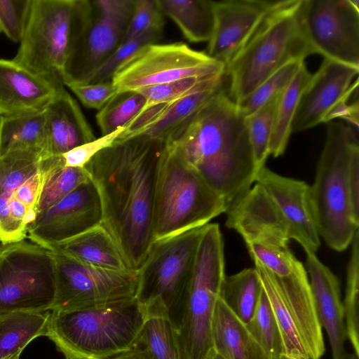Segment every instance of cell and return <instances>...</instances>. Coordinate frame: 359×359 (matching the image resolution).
Masks as SVG:
<instances>
[{
	"instance_id": "6da1fadb",
	"label": "cell",
	"mask_w": 359,
	"mask_h": 359,
	"mask_svg": "<svg viewBox=\"0 0 359 359\" xmlns=\"http://www.w3.org/2000/svg\"><path fill=\"white\" fill-rule=\"evenodd\" d=\"M166 148L165 142L137 135L116 140L83 167L99 192L102 224L133 270L141 267L154 242L155 191Z\"/></svg>"
},
{
	"instance_id": "7a4b0ae2",
	"label": "cell",
	"mask_w": 359,
	"mask_h": 359,
	"mask_svg": "<svg viewBox=\"0 0 359 359\" xmlns=\"http://www.w3.org/2000/svg\"><path fill=\"white\" fill-rule=\"evenodd\" d=\"M166 143L224 198L227 210L255 181L246 118L224 84Z\"/></svg>"
},
{
	"instance_id": "3957f363",
	"label": "cell",
	"mask_w": 359,
	"mask_h": 359,
	"mask_svg": "<svg viewBox=\"0 0 359 359\" xmlns=\"http://www.w3.org/2000/svg\"><path fill=\"white\" fill-rule=\"evenodd\" d=\"M148 313L136 297L48 313L46 335L65 359H108L137 346Z\"/></svg>"
},
{
	"instance_id": "277c9868",
	"label": "cell",
	"mask_w": 359,
	"mask_h": 359,
	"mask_svg": "<svg viewBox=\"0 0 359 359\" xmlns=\"http://www.w3.org/2000/svg\"><path fill=\"white\" fill-rule=\"evenodd\" d=\"M358 151L357 132L351 126L327 123L316 177L309 186V201L320 238L338 252L351 245L359 230V212L353 204L348 179L351 161Z\"/></svg>"
},
{
	"instance_id": "5b68a950",
	"label": "cell",
	"mask_w": 359,
	"mask_h": 359,
	"mask_svg": "<svg viewBox=\"0 0 359 359\" xmlns=\"http://www.w3.org/2000/svg\"><path fill=\"white\" fill-rule=\"evenodd\" d=\"M301 0L278 1L242 48L224 66L228 96L236 104L292 61L315 54L302 27Z\"/></svg>"
},
{
	"instance_id": "8992f818",
	"label": "cell",
	"mask_w": 359,
	"mask_h": 359,
	"mask_svg": "<svg viewBox=\"0 0 359 359\" xmlns=\"http://www.w3.org/2000/svg\"><path fill=\"white\" fill-rule=\"evenodd\" d=\"M226 210L224 198L167 144L155 191L154 241L203 226Z\"/></svg>"
},
{
	"instance_id": "52a82bcc",
	"label": "cell",
	"mask_w": 359,
	"mask_h": 359,
	"mask_svg": "<svg viewBox=\"0 0 359 359\" xmlns=\"http://www.w3.org/2000/svg\"><path fill=\"white\" fill-rule=\"evenodd\" d=\"M224 241L216 223L205 226L182 302L177 332L188 359L212 353L211 323L224 280Z\"/></svg>"
},
{
	"instance_id": "ba28073f",
	"label": "cell",
	"mask_w": 359,
	"mask_h": 359,
	"mask_svg": "<svg viewBox=\"0 0 359 359\" xmlns=\"http://www.w3.org/2000/svg\"><path fill=\"white\" fill-rule=\"evenodd\" d=\"M136 0H76L73 35L62 81L88 83L123 43Z\"/></svg>"
},
{
	"instance_id": "9c48e42d",
	"label": "cell",
	"mask_w": 359,
	"mask_h": 359,
	"mask_svg": "<svg viewBox=\"0 0 359 359\" xmlns=\"http://www.w3.org/2000/svg\"><path fill=\"white\" fill-rule=\"evenodd\" d=\"M154 241L137 270L135 297L149 316L168 318L177 328L204 227Z\"/></svg>"
},
{
	"instance_id": "30bf717a",
	"label": "cell",
	"mask_w": 359,
	"mask_h": 359,
	"mask_svg": "<svg viewBox=\"0 0 359 359\" xmlns=\"http://www.w3.org/2000/svg\"><path fill=\"white\" fill-rule=\"evenodd\" d=\"M226 226L243 238L255 264L283 278L295 269L299 260L288 247L287 224L276 203L259 184L226 212Z\"/></svg>"
},
{
	"instance_id": "8fae6325",
	"label": "cell",
	"mask_w": 359,
	"mask_h": 359,
	"mask_svg": "<svg viewBox=\"0 0 359 359\" xmlns=\"http://www.w3.org/2000/svg\"><path fill=\"white\" fill-rule=\"evenodd\" d=\"M76 0H32L20 47L12 60L32 74L62 86L70 50Z\"/></svg>"
},
{
	"instance_id": "7c38bea8",
	"label": "cell",
	"mask_w": 359,
	"mask_h": 359,
	"mask_svg": "<svg viewBox=\"0 0 359 359\" xmlns=\"http://www.w3.org/2000/svg\"><path fill=\"white\" fill-rule=\"evenodd\" d=\"M55 283L52 251L24 241L0 245V316L50 310Z\"/></svg>"
},
{
	"instance_id": "4fadbf2b",
	"label": "cell",
	"mask_w": 359,
	"mask_h": 359,
	"mask_svg": "<svg viewBox=\"0 0 359 359\" xmlns=\"http://www.w3.org/2000/svg\"><path fill=\"white\" fill-rule=\"evenodd\" d=\"M53 252L56 283L50 311L81 310L135 297L137 271L97 268L80 263L62 252Z\"/></svg>"
},
{
	"instance_id": "5bb4252c",
	"label": "cell",
	"mask_w": 359,
	"mask_h": 359,
	"mask_svg": "<svg viewBox=\"0 0 359 359\" xmlns=\"http://www.w3.org/2000/svg\"><path fill=\"white\" fill-rule=\"evenodd\" d=\"M224 74V65L182 42L153 43L141 49L114 73L118 91L169 83L178 79Z\"/></svg>"
},
{
	"instance_id": "9a60e30c",
	"label": "cell",
	"mask_w": 359,
	"mask_h": 359,
	"mask_svg": "<svg viewBox=\"0 0 359 359\" xmlns=\"http://www.w3.org/2000/svg\"><path fill=\"white\" fill-rule=\"evenodd\" d=\"M299 15L315 54L359 69L358 0H301Z\"/></svg>"
},
{
	"instance_id": "2e32d148",
	"label": "cell",
	"mask_w": 359,
	"mask_h": 359,
	"mask_svg": "<svg viewBox=\"0 0 359 359\" xmlns=\"http://www.w3.org/2000/svg\"><path fill=\"white\" fill-rule=\"evenodd\" d=\"M102 224L97 189L90 179L48 209L28 225L34 243L52 251L59 244Z\"/></svg>"
},
{
	"instance_id": "e0dca14e",
	"label": "cell",
	"mask_w": 359,
	"mask_h": 359,
	"mask_svg": "<svg viewBox=\"0 0 359 359\" xmlns=\"http://www.w3.org/2000/svg\"><path fill=\"white\" fill-rule=\"evenodd\" d=\"M359 69L323 58L300 98L292 133L328 123L335 108L358 86Z\"/></svg>"
},
{
	"instance_id": "ac0fdd59",
	"label": "cell",
	"mask_w": 359,
	"mask_h": 359,
	"mask_svg": "<svg viewBox=\"0 0 359 359\" xmlns=\"http://www.w3.org/2000/svg\"><path fill=\"white\" fill-rule=\"evenodd\" d=\"M278 1H214L215 24L207 54L224 66L242 48Z\"/></svg>"
},
{
	"instance_id": "d6986e66",
	"label": "cell",
	"mask_w": 359,
	"mask_h": 359,
	"mask_svg": "<svg viewBox=\"0 0 359 359\" xmlns=\"http://www.w3.org/2000/svg\"><path fill=\"white\" fill-rule=\"evenodd\" d=\"M255 182L271 197L288 227L290 239L299 243L306 254H316L320 236L309 201V186L305 182L278 175L266 166Z\"/></svg>"
},
{
	"instance_id": "ffe728a7",
	"label": "cell",
	"mask_w": 359,
	"mask_h": 359,
	"mask_svg": "<svg viewBox=\"0 0 359 359\" xmlns=\"http://www.w3.org/2000/svg\"><path fill=\"white\" fill-rule=\"evenodd\" d=\"M306 255V272L321 327L328 336L332 359H344L347 337L339 281L316 254Z\"/></svg>"
},
{
	"instance_id": "44dd1931",
	"label": "cell",
	"mask_w": 359,
	"mask_h": 359,
	"mask_svg": "<svg viewBox=\"0 0 359 359\" xmlns=\"http://www.w3.org/2000/svg\"><path fill=\"white\" fill-rule=\"evenodd\" d=\"M95 139L77 102L62 87L46 108L45 143L41 158L61 156Z\"/></svg>"
},
{
	"instance_id": "7402d4cb",
	"label": "cell",
	"mask_w": 359,
	"mask_h": 359,
	"mask_svg": "<svg viewBox=\"0 0 359 359\" xmlns=\"http://www.w3.org/2000/svg\"><path fill=\"white\" fill-rule=\"evenodd\" d=\"M62 87L32 74L12 60L0 59V116L43 110Z\"/></svg>"
},
{
	"instance_id": "603a6c76",
	"label": "cell",
	"mask_w": 359,
	"mask_h": 359,
	"mask_svg": "<svg viewBox=\"0 0 359 359\" xmlns=\"http://www.w3.org/2000/svg\"><path fill=\"white\" fill-rule=\"evenodd\" d=\"M277 278L299 327L309 359H320L325 351L323 328L306 269L299 262L289 276Z\"/></svg>"
},
{
	"instance_id": "cb8c5ba5",
	"label": "cell",
	"mask_w": 359,
	"mask_h": 359,
	"mask_svg": "<svg viewBox=\"0 0 359 359\" xmlns=\"http://www.w3.org/2000/svg\"><path fill=\"white\" fill-rule=\"evenodd\" d=\"M212 349L223 359H268L244 324L219 297L211 323Z\"/></svg>"
},
{
	"instance_id": "d4e9b609",
	"label": "cell",
	"mask_w": 359,
	"mask_h": 359,
	"mask_svg": "<svg viewBox=\"0 0 359 359\" xmlns=\"http://www.w3.org/2000/svg\"><path fill=\"white\" fill-rule=\"evenodd\" d=\"M52 251L62 252L80 263L97 268L130 269L114 238L102 224L59 244Z\"/></svg>"
},
{
	"instance_id": "484cf974",
	"label": "cell",
	"mask_w": 359,
	"mask_h": 359,
	"mask_svg": "<svg viewBox=\"0 0 359 359\" xmlns=\"http://www.w3.org/2000/svg\"><path fill=\"white\" fill-rule=\"evenodd\" d=\"M273 311L283 342L282 359H309L299 327L276 276L255 264Z\"/></svg>"
},
{
	"instance_id": "4316f807",
	"label": "cell",
	"mask_w": 359,
	"mask_h": 359,
	"mask_svg": "<svg viewBox=\"0 0 359 359\" xmlns=\"http://www.w3.org/2000/svg\"><path fill=\"white\" fill-rule=\"evenodd\" d=\"M164 15L177 25L190 42L210 40L214 24V1L211 0H158Z\"/></svg>"
},
{
	"instance_id": "83f0119b",
	"label": "cell",
	"mask_w": 359,
	"mask_h": 359,
	"mask_svg": "<svg viewBox=\"0 0 359 359\" xmlns=\"http://www.w3.org/2000/svg\"><path fill=\"white\" fill-rule=\"evenodd\" d=\"M312 74L303 62L293 79L280 94L269 142V155L284 154L292 133V125L297 107Z\"/></svg>"
},
{
	"instance_id": "f1b7e54d",
	"label": "cell",
	"mask_w": 359,
	"mask_h": 359,
	"mask_svg": "<svg viewBox=\"0 0 359 359\" xmlns=\"http://www.w3.org/2000/svg\"><path fill=\"white\" fill-rule=\"evenodd\" d=\"M48 313L18 311L0 316V359L20 354L33 339L46 335Z\"/></svg>"
},
{
	"instance_id": "f546056e",
	"label": "cell",
	"mask_w": 359,
	"mask_h": 359,
	"mask_svg": "<svg viewBox=\"0 0 359 359\" xmlns=\"http://www.w3.org/2000/svg\"><path fill=\"white\" fill-rule=\"evenodd\" d=\"M46 109L0 116V155L23 149L42 151L45 143Z\"/></svg>"
},
{
	"instance_id": "4dcf8cb0",
	"label": "cell",
	"mask_w": 359,
	"mask_h": 359,
	"mask_svg": "<svg viewBox=\"0 0 359 359\" xmlns=\"http://www.w3.org/2000/svg\"><path fill=\"white\" fill-rule=\"evenodd\" d=\"M224 84V79L217 85L168 104L161 115L138 135L167 142L171 135L194 115Z\"/></svg>"
},
{
	"instance_id": "1f68e13d",
	"label": "cell",
	"mask_w": 359,
	"mask_h": 359,
	"mask_svg": "<svg viewBox=\"0 0 359 359\" xmlns=\"http://www.w3.org/2000/svg\"><path fill=\"white\" fill-rule=\"evenodd\" d=\"M262 288L255 268H246L225 276L219 297L236 317L247 324L254 313Z\"/></svg>"
},
{
	"instance_id": "d6a6232c",
	"label": "cell",
	"mask_w": 359,
	"mask_h": 359,
	"mask_svg": "<svg viewBox=\"0 0 359 359\" xmlns=\"http://www.w3.org/2000/svg\"><path fill=\"white\" fill-rule=\"evenodd\" d=\"M41 163L46 168V175L37 214L53 205L89 179L84 168L65 166L62 156L41 158Z\"/></svg>"
},
{
	"instance_id": "836d02e7",
	"label": "cell",
	"mask_w": 359,
	"mask_h": 359,
	"mask_svg": "<svg viewBox=\"0 0 359 359\" xmlns=\"http://www.w3.org/2000/svg\"><path fill=\"white\" fill-rule=\"evenodd\" d=\"M137 346L143 348L150 359H188L176 328L164 316L148 317Z\"/></svg>"
},
{
	"instance_id": "e575fe53",
	"label": "cell",
	"mask_w": 359,
	"mask_h": 359,
	"mask_svg": "<svg viewBox=\"0 0 359 359\" xmlns=\"http://www.w3.org/2000/svg\"><path fill=\"white\" fill-rule=\"evenodd\" d=\"M41 151L23 149L0 155V198L9 200L14 191L39 168Z\"/></svg>"
},
{
	"instance_id": "d590c367",
	"label": "cell",
	"mask_w": 359,
	"mask_h": 359,
	"mask_svg": "<svg viewBox=\"0 0 359 359\" xmlns=\"http://www.w3.org/2000/svg\"><path fill=\"white\" fill-rule=\"evenodd\" d=\"M245 326L268 359H282L281 335L263 286L254 313Z\"/></svg>"
},
{
	"instance_id": "8d00e7d4",
	"label": "cell",
	"mask_w": 359,
	"mask_h": 359,
	"mask_svg": "<svg viewBox=\"0 0 359 359\" xmlns=\"http://www.w3.org/2000/svg\"><path fill=\"white\" fill-rule=\"evenodd\" d=\"M145 97L137 90L118 91L96 114L102 135L124 128L142 111Z\"/></svg>"
},
{
	"instance_id": "74e56055",
	"label": "cell",
	"mask_w": 359,
	"mask_h": 359,
	"mask_svg": "<svg viewBox=\"0 0 359 359\" xmlns=\"http://www.w3.org/2000/svg\"><path fill=\"white\" fill-rule=\"evenodd\" d=\"M345 297L343 306L345 315L346 337L353 348V355L359 358V230L355 233L351 243Z\"/></svg>"
},
{
	"instance_id": "f35d334b",
	"label": "cell",
	"mask_w": 359,
	"mask_h": 359,
	"mask_svg": "<svg viewBox=\"0 0 359 359\" xmlns=\"http://www.w3.org/2000/svg\"><path fill=\"white\" fill-rule=\"evenodd\" d=\"M224 79V74L189 77L169 83L147 86L138 90L146 99L143 109L163 104H170L191 93L217 85Z\"/></svg>"
},
{
	"instance_id": "ab89813d",
	"label": "cell",
	"mask_w": 359,
	"mask_h": 359,
	"mask_svg": "<svg viewBox=\"0 0 359 359\" xmlns=\"http://www.w3.org/2000/svg\"><path fill=\"white\" fill-rule=\"evenodd\" d=\"M280 94L245 117L248 135L257 172L269 156V142Z\"/></svg>"
},
{
	"instance_id": "60d3db41",
	"label": "cell",
	"mask_w": 359,
	"mask_h": 359,
	"mask_svg": "<svg viewBox=\"0 0 359 359\" xmlns=\"http://www.w3.org/2000/svg\"><path fill=\"white\" fill-rule=\"evenodd\" d=\"M304 61H292L265 79L248 97L236 104L246 117L280 94L289 85Z\"/></svg>"
},
{
	"instance_id": "b9f144b4",
	"label": "cell",
	"mask_w": 359,
	"mask_h": 359,
	"mask_svg": "<svg viewBox=\"0 0 359 359\" xmlns=\"http://www.w3.org/2000/svg\"><path fill=\"white\" fill-rule=\"evenodd\" d=\"M163 29H154L122 43L114 54L98 69L89 83L111 81L116 71L141 49L156 43L161 37Z\"/></svg>"
},
{
	"instance_id": "7bdbcfd3",
	"label": "cell",
	"mask_w": 359,
	"mask_h": 359,
	"mask_svg": "<svg viewBox=\"0 0 359 359\" xmlns=\"http://www.w3.org/2000/svg\"><path fill=\"white\" fill-rule=\"evenodd\" d=\"M163 13L158 0H136L123 42L154 29H163Z\"/></svg>"
},
{
	"instance_id": "ee69618b",
	"label": "cell",
	"mask_w": 359,
	"mask_h": 359,
	"mask_svg": "<svg viewBox=\"0 0 359 359\" xmlns=\"http://www.w3.org/2000/svg\"><path fill=\"white\" fill-rule=\"evenodd\" d=\"M32 0H0V29L14 42H20Z\"/></svg>"
},
{
	"instance_id": "f6af8a7d",
	"label": "cell",
	"mask_w": 359,
	"mask_h": 359,
	"mask_svg": "<svg viewBox=\"0 0 359 359\" xmlns=\"http://www.w3.org/2000/svg\"><path fill=\"white\" fill-rule=\"evenodd\" d=\"M123 130V127L120 128L111 133L102 135L63 154L61 156L65 165L83 168L95 155L111 146Z\"/></svg>"
},
{
	"instance_id": "bcb514c9",
	"label": "cell",
	"mask_w": 359,
	"mask_h": 359,
	"mask_svg": "<svg viewBox=\"0 0 359 359\" xmlns=\"http://www.w3.org/2000/svg\"><path fill=\"white\" fill-rule=\"evenodd\" d=\"M67 87L86 107L98 111L118 92L111 81L71 84Z\"/></svg>"
},
{
	"instance_id": "7dc6e473",
	"label": "cell",
	"mask_w": 359,
	"mask_h": 359,
	"mask_svg": "<svg viewBox=\"0 0 359 359\" xmlns=\"http://www.w3.org/2000/svg\"><path fill=\"white\" fill-rule=\"evenodd\" d=\"M45 175L46 168L41 161L39 170L20 185L12 195L36 215Z\"/></svg>"
},
{
	"instance_id": "c3c4849f",
	"label": "cell",
	"mask_w": 359,
	"mask_h": 359,
	"mask_svg": "<svg viewBox=\"0 0 359 359\" xmlns=\"http://www.w3.org/2000/svg\"><path fill=\"white\" fill-rule=\"evenodd\" d=\"M108 359H150L145 351L140 346L118 354Z\"/></svg>"
},
{
	"instance_id": "681fc988",
	"label": "cell",
	"mask_w": 359,
	"mask_h": 359,
	"mask_svg": "<svg viewBox=\"0 0 359 359\" xmlns=\"http://www.w3.org/2000/svg\"><path fill=\"white\" fill-rule=\"evenodd\" d=\"M208 359H223L220 355H219L217 353L212 351V353L209 356Z\"/></svg>"
},
{
	"instance_id": "f907efd6",
	"label": "cell",
	"mask_w": 359,
	"mask_h": 359,
	"mask_svg": "<svg viewBox=\"0 0 359 359\" xmlns=\"http://www.w3.org/2000/svg\"><path fill=\"white\" fill-rule=\"evenodd\" d=\"M20 355V354H16L11 358H9L8 359H19Z\"/></svg>"
},
{
	"instance_id": "816d5d0a",
	"label": "cell",
	"mask_w": 359,
	"mask_h": 359,
	"mask_svg": "<svg viewBox=\"0 0 359 359\" xmlns=\"http://www.w3.org/2000/svg\"><path fill=\"white\" fill-rule=\"evenodd\" d=\"M0 241H1V237H0Z\"/></svg>"
},
{
	"instance_id": "f5cc1de1",
	"label": "cell",
	"mask_w": 359,
	"mask_h": 359,
	"mask_svg": "<svg viewBox=\"0 0 359 359\" xmlns=\"http://www.w3.org/2000/svg\"><path fill=\"white\" fill-rule=\"evenodd\" d=\"M0 32H1V29H0Z\"/></svg>"
}]
</instances>
